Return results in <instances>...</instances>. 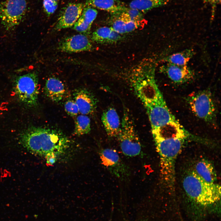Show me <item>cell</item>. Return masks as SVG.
<instances>
[{
  "label": "cell",
  "mask_w": 221,
  "mask_h": 221,
  "mask_svg": "<svg viewBox=\"0 0 221 221\" xmlns=\"http://www.w3.org/2000/svg\"><path fill=\"white\" fill-rule=\"evenodd\" d=\"M20 142L29 152L45 158L54 154L58 158L64 155L68 149L69 138L61 131L41 127H32L24 131Z\"/></svg>",
  "instance_id": "cell-1"
},
{
  "label": "cell",
  "mask_w": 221,
  "mask_h": 221,
  "mask_svg": "<svg viewBox=\"0 0 221 221\" xmlns=\"http://www.w3.org/2000/svg\"><path fill=\"white\" fill-rule=\"evenodd\" d=\"M154 70L150 64L144 61L138 65L132 73L133 89L144 105L164 99L155 82Z\"/></svg>",
  "instance_id": "cell-2"
},
{
  "label": "cell",
  "mask_w": 221,
  "mask_h": 221,
  "mask_svg": "<svg viewBox=\"0 0 221 221\" xmlns=\"http://www.w3.org/2000/svg\"><path fill=\"white\" fill-rule=\"evenodd\" d=\"M183 185L187 195L199 204L204 206L211 205L220 200V185L206 181L194 170L189 172L185 176Z\"/></svg>",
  "instance_id": "cell-3"
},
{
  "label": "cell",
  "mask_w": 221,
  "mask_h": 221,
  "mask_svg": "<svg viewBox=\"0 0 221 221\" xmlns=\"http://www.w3.org/2000/svg\"><path fill=\"white\" fill-rule=\"evenodd\" d=\"M124 155L134 157L140 154L142 146L134 121L128 109L124 108L120 131L117 137Z\"/></svg>",
  "instance_id": "cell-4"
},
{
  "label": "cell",
  "mask_w": 221,
  "mask_h": 221,
  "mask_svg": "<svg viewBox=\"0 0 221 221\" xmlns=\"http://www.w3.org/2000/svg\"><path fill=\"white\" fill-rule=\"evenodd\" d=\"M15 95L25 105L33 107L37 105L39 94L38 78L35 71L18 76L13 83Z\"/></svg>",
  "instance_id": "cell-5"
},
{
  "label": "cell",
  "mask_w": 221,
  "mask_h": 221,
  "mask_svg": "<svg viewBox=\"0 0 221 221\" xmlns=\"http://www.w3.org/2000/svg\"><path fill=\"white\" fill-rule=\"evenodd\" d=\"M191 110L197 117L207 123L215 122L216 108L211 93L207 90L199 91L188 98Z\"/></svg>",
  "instance_id": "cell-6"
},
{
  "label": "cell",
  "mask_w": 221,
  "mask_h": 221,
  "mask_svg": "<svg viewBox=\"0 0 221 221\" xmlns=\"http://www.w3.org/2000/svg\"><path fill=\"white\" fill-rule=\"evenodd\" d=\"M27 10L26 0H6L0 2V20L7 30L14 29L24 18Z\"/></svg>",
  "instance_id": "cell-7"
},
{
  "label": "cell",
  "mask_w": 221,
  "mask_h": 221,
  "mask_svg": "<svg viewBox=\"0 0 221 221\" xmlns=\"http://www.w3.org/2000/svg\"><path fill=\"white\" fill-rule=\"evenodd\" d=\"M99 155L102 164L111 174L121 180L128 179L130 175V169L116 150L103 149Z\"/></svg>",
  "instance_id": "cell-8"
},
{
  "label": "cell",
  "mask_w": 221,
  "mask_h": 221,
  "mask_svg": "<svg viewBox=\"0 0 221 221\" xmlns=\"http://www.w3.org/2000/svg\"><path fill=\"white\" fill-rule=\"evenodd\" d=\"M144 106L152 130L157 129L170 122L177 120L170 111L164 99Z\"/></svg>",
  "instance_id": "cell-9"
},
{
  "label": "cell",
  "mask_w": 221,
  "mask_h": 221,
  "mask_svg": "<svg viewBox=\"0 0 221 221\" xmlns=\"http://www.w3.org/2000/svg\"><path fill=\"white\" fill-rule=\"evenodd\" d=\"M58 49L68 53L79 52L91 51L93 45L86 34H77L67 37L59 43Z\"/></svg>",
  "instance_id": "cell-10"
},
{
  "label": "cell",
  "mask_w": 221,
  "mask_h": 221,
  "mask_svg": "<svg viewBox=\"0 0 221 221\" xmlns=\"http://www.w3.org/2000/svg\"><path fill=\"white\" fill-rule=\"evenodd\" d=\"M85 6L82 3H72L65 7L54 27L56 31L73 26L80 16Z\"/></svg>",
  "instance_id": "cell-11"
},
{
  "label": "cell",
  "mask_w": 221,
  "mask_h": 221,
  "mask_svg": "<svg viewBox=\"0 0 221 221\" xmlns=\"http://www.w3.org/2000/svg\"><path fill=\"white\" fill-rule=\"evenodd\" d=\"M75 101L79 113L87 115L95 111L96 101L93 95L87 90L81 89L77 90L74 94Z\"/></svg>",
  "instance_id": "cell-12"
},
{
  "label": "cell",
  "mask_w": 221,
  "mask_h": 221,
  "mask_svg": "<svg viewBox=\"0 0 221 221\" xmlns=\"http://www.w3.org/2000/svg\"><path fill=\"white\" fill-rule=\"evenodd\" d=\"M101 121L108 135L110 137H117L121 125L116 110L113 107L107 109L103 113Z\"/></svg>",
  "instance_id": "cell-13"
},
{
  "label": "cell",
  "mask_w": 221,
  "mask_h": 221,
  "mask_svg": "<svg viewBox=\"0 0 221 221\" xmlns=\"http://www.w3.org/2000/svg\"><path fill=\"white\" fill-rule=\"evenodd\" d=\"M97 14V11L94 8L85 6L80 16L73 26V29L83 34H88Z\"/></svg>",
  "instance_id": "cell-14"
},
{
  "label": "cell",
  "mask_w": 221,
  "mask_h": 221,
  "mask_svg": "<svg viewBox=\"0 0 221 221\" xmlns=\"http://www.w3.org/2000/svg\"><path fill=\"white\" fill-rule=\"evenodd\" d=\"M44 91L47 96L55 102L61 100L65 93V86L63 83L55 77H50L46 80Z\"/></svg>",
  "instance_id": "cell-15"
},
{
  "label": "cell",
  "mask_w": 221,
  "mask_h": 221,
  "mask_svg": "<svg viewBox=\"0 0 221 221\" xmlns=\"http://www.w3.org/2000/svg\"><path fill=\"white\" fill-rule=\"evenodd\" d=\"M86 5L118 16L126 8L122 3L118 0H86Z\"/></svg>",
  "instance_id": "cell-16"
},
{
  "label": "cell",
  "mask_w": 221,
  "mask_h": 221,
  "mask_svg": "<svg viewBox=\"0 0 221 221\" xmlns=\"http://www.w3.org/2000/svg\"><path fill=\"white\" fill-rule=\"evenodd\" d=\"M169 77L174 82L183 83L192 78L193 74L186 65L179 66L169 64L166 69Z\"/></svg>",
  "instance_id": "cell-17"
},
{
  "label": "cell",
  "mask_w": 221,
  "mask_h": 221,
  "mask_svg": "<svg viewBox=\"0 0 221 221\" xmlns=\"http://www.w3.org/2000/svg\"><path fill=\"white\" fill-rule=\"evenodd\" d=\"M194 171L201 178L210 183H215L217 176L215 169L211 162L203 159L198 162Z\"/></svg>",
  "instance_id": "cell-18"
},
{
  "label": "cell",
  "mask_w": 221,
  "mask_h": 221,
  "mask_svg": "<svg viewBox=\"0 0 221 221\" xmlns=\"http://www.w3.org/2000/svg\"><path fill=\"white\" fill-rule=\"evenodd\" d=\"M170 0H133L129 4L130 8L145 13L154 8L167 4Z\"/></svg>",
  "instance_id": "cell-19"
},
{
  "label": "cell",
  "mask_w": 221,
  "mask_h": 221,
  "mask_svg": "<svg viewBox=\"0 0 221 221\" xmlns=\"http://www.w3.org/2000/svg\"><path fill=\"white\" fill-rule=\"evenodd\" d=\"M91 130V121L87 115L80 114L77 116L75 120L74 134L78 136L86 134Z\"/></svg>",
  "instance_id": "cell-20"
},
{
  "label": "cell",
  "mask_w": 221,
  "mask_h": 221,
  "mask_svg": "<svg viewBox=\"0 0 221 221\" xmlns=\"http://www.w3.org/2000/svg\"><path fill=\"white\" fill-rule=\"evenodd\" d=\"M192 55L191 51L188 50L174 54L166 59L169 64L179 66H185Z\"/></svg>",
  "instance_id": "cell-21"
},
{
  "label": "cell",
  "mask_w": 221,
  "mask_h": 221,
  "mask_svg": "<svg viewBox=\"0 0 221 221\" xmlns=\"http://www.w3.org/2000/svg\"><path fill=\"white\" fill-rule=\"evenodd\" d=\"M112 29L111 27L104 26L100 27L92 33L91 39L97 43H106Z\"/></svg>",
  "instance_id": "cell-22"
},
{
  "label": "cell",
  "mask_w": 221,
  "mask_h": 221,
  "mask_svg": "<svg viewBox=\"0 0 221 221\" xmlns=\"http://www.w3.org/2000/svg\"><path fill=\"white\" fill-rule=\"evenodd\" d=\"M64 108L66 112L72 117L77 115L79 113L78 107L74 100H69L66 101L64 104Z\"/></svg>",
  "instance_id": "cell-23"
},
{
  "label": "cell",
  "mask_w": 221,
  "mask_h": 221,
  "mask_svg": "<svg viewBox=\"0 0 221 221\" xmlns=\"http://www.w3.org/2000/svg\"><path fill=\"white\" fill-rule=\"evenodd\" d=\"M43 6L45 11L48 15L53 14L56 9L58 0H43Z\"/></svg>",
  "instance_id": "cell-24"
},
{
  "label": "cell",
  "mask_w": 221,
  "mask_h": 221,
  "mask_svg": "<svg viewBox=\"0 0 221 221\" xmlns=\"http://www.w3.org/2000/svg\"><path fill=\"white\" fill-rule=\"evenodd\" d=\"M111 27L114 31L120 34L126 33L125 22L119 17L114 21Z\"/></svg>",
  "instance_id": "cell-25"
},
{
  "label": "cell",
  "mask_w": 221,
  "mask_h": 221,
  "mask_svg": "<svg viewBox=\"0 0 221 221\" xmlns=\"http://www.w3.org/2000/svg\"><path fill=\"white\" fill-rule=\"evenodd\" d=\"M124 11L129 15L131 20L140 21L142 17V13L137 9L126 8Z\"/></svg>",
  "instance_id": "cell-26"
},
{
  "label": "cell",
  "mask_w": 221,
  "mask_h": 221,
  "mask_svg": "<svg viewBox=\"0 0 221 221\" xmlns=\"http://www.w3.org/2000/svg\"><path fill=\"white\" fill-rule=\"evenodd\" d=\"M140 21L131 20L125 23L126 33L131 32L136 29L139 25Z\"/></svg>",
  "instance_id": "cell-27"
},
{
  "label": "cell",
  "mask_w": 221,
  "mask_h": 221,
  "mask_svg": "<svg viewBox=\"0 0 221 221\" xmlns=\"http://www.w3.org/2000/svg\"><path fill=\"white\" fill-rule=\"evenodd\" d=\"M121 38L120 34L114 31L112 29L106 42L108 43L115 42L120 40Z\"/></svg>",
  "instance_id": "cell-28"
},
{
  "label": "cell",
  "mask_w": 221,
  "mask_h": 221,
  "mask_svg": "<svg viewBox=\"0 0 221 221\" xmlns=\"http://www.w3.org/2000/svg\"><path fill=\"white\" fill-rule=\"evenodd\" d=\"M58 157L54 154H52L47 156L45 159H46L47 165L52 166L56 161Z\"/></svg>",
  "instance_id": "cell-29"
},
{
  "label": "cell",
  "mask_w": 221,
  "mask_h": 221,
  "mask_svg": "<svg viewBox=\"0 0 221 221\" xmlns=\"http://www.w3.org/2000/svg\"><path fill=\"white\" fill-rule=\"evenodd\" d=\"M204 2L211 5L213 10L217 5L220 3L221 0H202Z\"/></svg>",
  "instance_id": "cell-30"
}]
</instances>
